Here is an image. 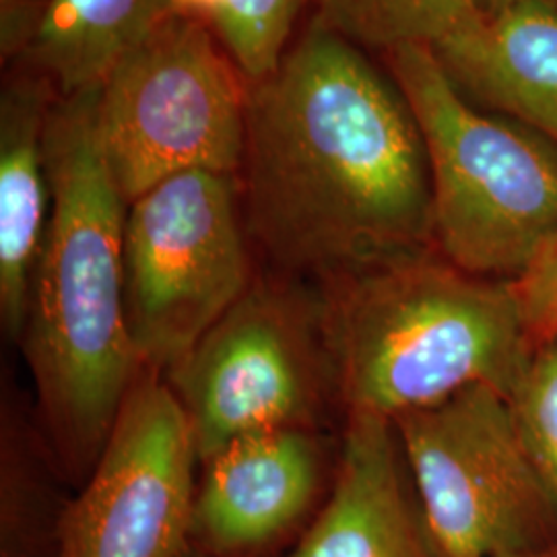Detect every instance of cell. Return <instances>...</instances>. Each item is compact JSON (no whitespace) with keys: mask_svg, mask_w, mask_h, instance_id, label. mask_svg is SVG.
I'll use <instances>...</instances> for the list:
<instances>
[{"mask_svg":"<svg viewBox=\"0 0 557 557\" xmlns=\"http://www.w3.org/2000/svg\"><path fill=\"white\" fill-rule=\"evenodd\" d=\"M172 0H44L27 46L60 98L100 85L161 20Z\"/></svg>","mask_w":557,"mask_h":557,"instance_id":"cell-15","label":"cell"},{"mask_svg":"<svg viewBox=\"0 0 557 557\" xmlns=\"http://www.w3.org/2000/svg\"><path fill=\"white\" fill-rule=\"evenodd\" d=\"M436 57L465 98L508 114L557 147L556 9L499 11Z\"/></svg>","mask_w":557,"mask_h":557,"instance_id":"cell-13","label":"cell"},{"mask_svg":"<svg viewBox=\"0 0 557 557\" xmlns=\"http://www.w3.org/2000/svg\"><path fill=\"white\" fill-rule=\"evenodd\" d=\"M250 83L197 17L170 13L108 73L98 133L126 200L190 170L238 176Z\"/></svg>","mask_w":557,"mask_h":557,"instance_id":"cell-6","label":"cell"},{"mask_svg":"<svg viewBox=\"0 0 557 557\" xmlns=\"http://www.w3.org/2000/svg\"><path fill=\"white\" fill-rule=\"evenodd\" d=\"M98 94L57 96L50 108L52 209L17 343L41 430L75 492L145 372L124 301L128 200L101 147Z\"/></svg>","mask_w":557,"mask_h":557,"instance_id":"cell-2","label":"cell"},{"mask_svg":"<svg viewBox=\"0 0 557 557\" xmlns=\"http://www.w3.org/2000/svg\"><path fill=\"white\" fill-rule=\"evenodd\" d=\"M510 400L529 450L557 499V337L535 347Z\"/></svg>","mask_w":557,"mask_h":557,"instance_id":"cell-18","label":"cell"},{"mask_svg":"<svg viewBox=\"0 0 557 557\" xmlns=\"http://www.w3.org/2000/svg\"><path fill=\"white\" fill-rule=\"evenodd\" d=\"M425 145L434 248L478 277L517 281L557 238V147L479 112L423 46L386 54Z\"/></svg>","mask_w":557,"mask_h":557,"instance_id":"cell-4","label":"cell"},{"mask_svg":"<svg viewBox=\"0 0 557 557\" xmlns=\"http://www.w3.org/2000/svg\"><path fill=\"white\" fill-rule=\"evenodd\" d=\"M182 557H211V556H207V554H202V552H200V549H197V547H195V545H190V549H188V552H186V554H184V556Z\"/></svg>","mask_w":557,"mask_h":557,"instance_id":"cell-22","label":"cell"},{"mask_svg":"<svg viewBox=\"0 0 557 557\" xmlns=\"http://www.w3.org/2000/svg\"><path fill=\"white\" fill-rule=\"evenodd\" d=\"M475 7L481 11L483 17H492L499 11L512 9L518 4H543V7H552L557 11V0H473Z\"/></svg>","mask_w":557,"mask_h":557,"instance_id":"cell-20","label":"cell"},{"mask_svg":"<svg viewBox=\"0 0 557 557\" xmlns=\"http://www.w3.org/2000/svg\"><path fill=\"white\" fill-rule=\"evenodd\" d=\"M248 239L234 174L182 172L128 202L124 301L145 372L172 370L248 292Z\"/></svg>","mask_w":557,"mask_h":557,"instance_id":"cell-8","label":"cell"},{"mask_svg":"<svg viewBox=\"0 0 557 557\" xmlns=\"http://www.w3.org/2000/svg\"><path fill=\"white\" fill-rule=\"evenodd\" d=\"M512 557H557V543L552 547H545V549H539V552H531V554H522V556Z\"/></svg>","mask_w":557,"mask_h":557,"instance_id":"cell-21","label":"cell"},{"mask_svg":"<svg viewBox=\"0 0 557 557\" xmlns=\"http://www.w3.org/2000/svg\"><path fill=\"white\" fill-rule=\"evenodd\" d=\"M312 283L343 418L393 421L478 384L510 397L535 351L512 281L471 275L436 248Z\"/></svg>","mask_w":557,"mask_h":557,"instance_id":"cell-3","label":"cell"},{"mask_svg":"<svg viewBox=\"0 0 557 557\" xmlns=\"http://www.w3.org/2000/svg\"><path fill=\"white\" fill-rule=\"evenodd\" d=\"M317 20L359 48L384 54L423 46L442 52L483 27L473 0H314Z\"/></svg>","mask_w":557,"mask_h":557,"instance_id":"cell-16","label":"cell"},{"mask_svg":"<svg viewBox=\"0 0 557 557\" xmlns=\"http://www.w3.org/2000/svg\"><path fill=\"white\" fill-rule=\"evenodd\" d=\"M238 182L271 271L319 281L434 248L413 112L395 79L322 21L250 85Z\"/></svg>","mask_w":557,"mask_h":557,"instance_id":"cell-1","label":"cell"},{"mask_svg":"<svg viewBox=\"0 0 557 557\" xmlns=\"http://www.w3.org/2000/svg\"><path fill=\"white\" fill-rule=\"evenodd\" d=\"M324 430L287 428L236 440L200 465L193 545L211 557H275L329 496L337 455Z\"/></svg>","mask_w":557,"mask_h":557,"instance_id":"cell-10","label":"cell"},{"mask_svg":"<svg viewBox=\"0 0 557 557\" xmlns=\"http://www.w3.org/2000/svg\"><path fill=\"white\" fill-rule=\"evenodd\" d=\"M527 331L535 347L557 337V238L524 275L512 281Z\"/></svg>","mask_w":557,"mask_h":557,"instance_id":"cell-19","label":"cell"},{"mask_svg":"<svg viewBox=\"0 0 557 557\" xmlns=\"http://www.w3.org/2000/svg\"><path fill=\"white\" fill-rule=\"evenodd\" d=\"M304 0H172V13L202 21L252 85L289 50Z\"/></svg>","mask_w":557,"mask_h":557,"instance_id":"cell-17","label":"cell"},{"mask_svg":"<svg viewBox=\"0 0 557 557\" xmlns=\"http://www.w3.org/2000/svg\"><path fill=\"white\" fill-rule=\"evenodd\" d=\"M393 425L444 556L512 557L556 545L557 499L508 395L469 386Z\"/></svg>","mask_w":557,"mask_h":557,"instance_id":"cell-7","label":"cell"},{"mask_svg":"<svg viewBox=\"0 0 557 557\" xmlns=\"http://www.w3.org/2000/svg\"><path fill=\"white\" fill-rule=\"evenodd\" d=\"M163 380L199 465L236 440L324 430L329 416L341 413L317 285L277 271L257 275Z\"/></svg>","mask_w":557,"mask_h":557,"instance_id":"cell-5","label":"cell"},{"mask_svg":"<svg viewBox=\"0 0 557 557\" xmlns=\"http://www.w3.org/2000/svg\"><path fill=\"white\" fill-rule=\"evenodd\" d=\"M75 490L41 430L34 400L13 382L0 400V557H57Z\"/></svg>","mask_w":557,"mask_h":557,"instance_id":"cell-14","label":"cell"},{"mask_svg":"<svg viewBox=\"0 0 557 557\" xmlns=\"http://www.w3.org/2000/svg\"><path fill=\"white\" fill-rule=\"evenodd\" d=\"M54 96L41 75L13 77L0 96V322L15 345L52 209L46 124Z\"/></svg>","mask_w":557,"mask_h":557,"instance_id":"cell-12","label":"cell"},{"mask_svg":"<svg viewBox=\"0 0 557 557\" xmlns=\"http://www.w3.org/2000/svg\"><path fill=\"white\" fill-rule=\"evenodd\" d=\"M199 457L163 376L143 372L69 504L57 557H182Z\"/></svg>","mask_w":557,"mask_h":557,"instance_id":"cell-9","label":"cell"},{"mask_svg":"<svg viewBox=\"0 0 557 557\" xmlns=\"http://www.w3.org/2000/svg\"><path fill=\"white\" fill-rule=\"evenodd\" d=\"M275 557H446L423 517L391 419L343 418L329 496Z\"/></svg>","mask_w":557,"mask_h":557,"instance_id":"cell-11","label":"cell"}]
</instances>
